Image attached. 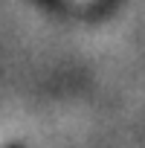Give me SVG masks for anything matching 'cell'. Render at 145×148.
I'll return each mask as SVG.
<instances>
[{
	"label": "cell",
	"mask_w": 145,
	"mask_h": 148,
	"mask_svg": "<svg viewBox=\"0 0 145 148\" xmlns=\"http://www.w3.org/2000/svg\"><path fill=\"white\" fill-rule=\"evenodd\" d=\"M9 148H23V145H9Z\"/></svg>",
	"instance_id": "obj_1"
}]
</instances>
